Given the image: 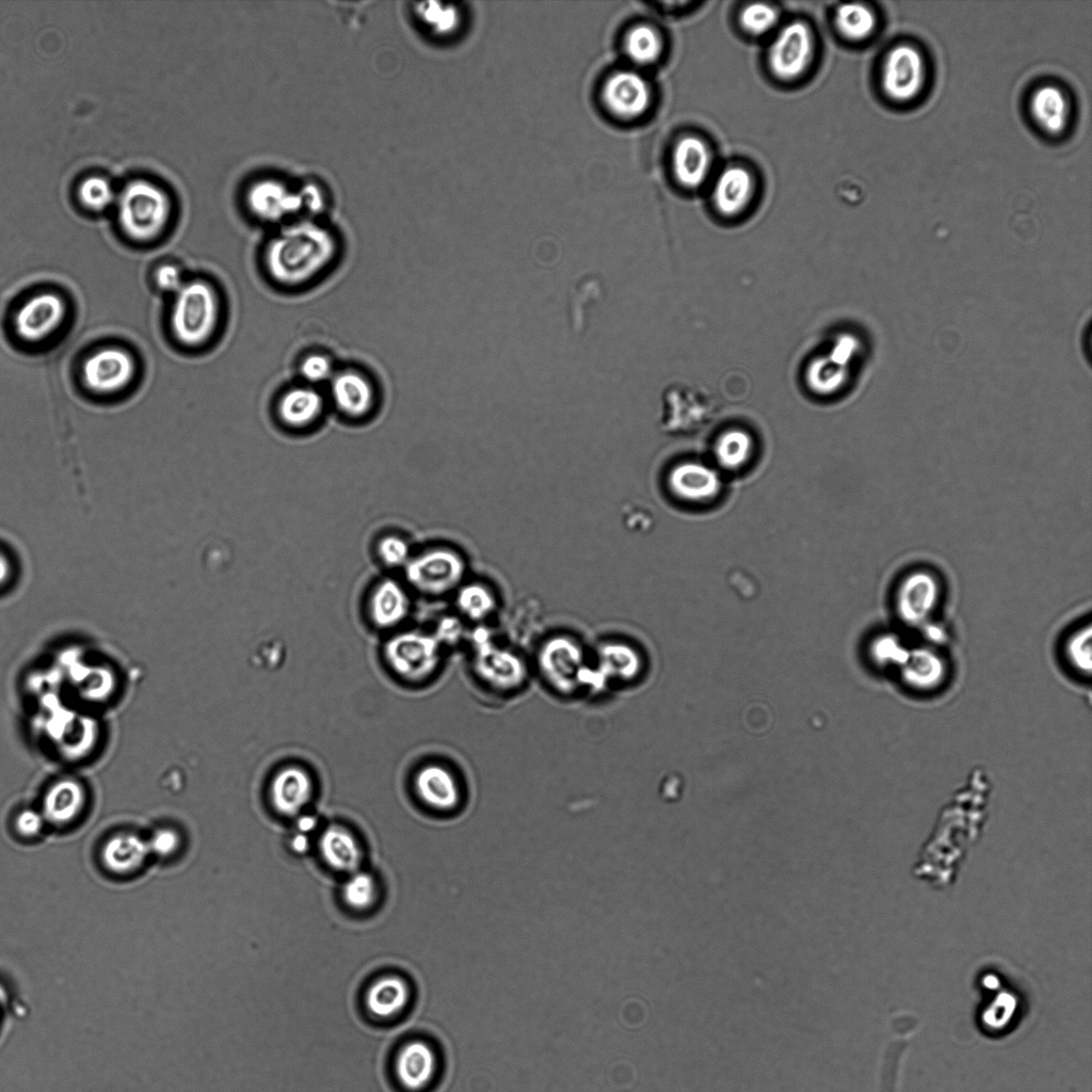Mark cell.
I'll return each mask as SVG.
<instances>
[{
  "instance_id": "6",
  "label": "cell",
  "mask_w": 1092,
  "mask_h": 1092,
  "mask_svg": "<svg viewBox=\"0 0 1092 1092\" xmlns=\"http://www.w3.org/2000/svg\"><path fill=\"white\" fill-rule=\"evenodd\" d=\"M250 210L263 222L278 223L292 218L302 209L314 212V182H289L277 178H262L247 192Z\"/></svg>"
},
{
  "instance_id": "30",
  "label": "cell",
  "mask_w": 1092,
  "mask_h": 1092,
  "mask_svg": "<svg viewBox=\"0 0 1092 1092\" xmlns=\"http://www.w3.org/2000/svg\"><path fill=\"white\" fill-rule=\"evenodd\" d=\"M455 606L462 616L479 624L494 614L497 599L488 585L479 581H470L464 582L456 590Z\"/></svg>"
},
{
  "instance_id": "18",
  "label": "cell",
  "mask_w": 1092,
  "mask_h": 1092,
  "mask_svg": "<svg viewBox=\"0 0 1092 1092\" xmlns=\"http://www.w3.org/2000/svg\"><path fill=\"white\" fill-rule=\"evenodd\" d=\"M314 789V781L305 769L288 766L272 777L270 800L280 815L298 817L311 801Z\"/></svg>"
},
{
  "instance_id": "8",
  "label": "cell",
  "mask_w": 1092,
  "mask_h": 1092,
  "mask_svg": "<svg viewBox=\"0 0 1092 1092\" xmlns=\"http://www.w3.org/2000/svg\"><path fill=\"white\" fill-rule=\"evenodd\" d=\"M536 663L543 677L559 690H571L594 675L587 665L583 647L567 635L547 638L540 645Z\"/></svg>"
},
{
  "instance_id": "29",
  "label": "cell",
  "mask_w": 1092,
  "mask_h": 1092,
  "mask_svg": "<svg viewBox=\"0 0 1092 1092\" xmlns=\"http://www.w3.org/2000/svg\"><path fill=\"white\" fill-rule=\"evenodd\" d=\"M1030 110L1035 123L1046 132L1060 133L1067 122L1069 105L1063 92L1054 85H1044L1034 91Z\"/></svg>"
},
{
  "instance_id": "24",
  "label": "cell",
  "mask_w": 1092,
  "mask_h": 1092,
  "mask_svg": "<svg viewBox=\"0 0 1092 1092\" xmlns=\"http://www.w3.org/2000/svg\"><path fill=\"white\" fill-rule=\"evenodd\" d=\"M319 849L323 861L332 869L350 874L359 870L363 852L355 836L346 828H326L321 833Z\"/></svg>"
},
{
  "instance_id": "2",
  "label": "cell",
  "mask_w": 1092,
  "mask_h": 1092,
  "mask_svg": "<svg viewBox=\"0 0 1092 1092\" xmlns=\"http://www.w3.org/2000/svg\"><path fill=\"white\" fill-rule=\"evenodd\" d=\"M115 219L126 238L149 242L167 229L175 210L170 190L159 180L134 176L117 189Z\"/></svg>"
},
{
  "instance_id": "39",
  "label": "cell",
  "mask_w": 1092,
  "mask_h": 1092,
  "mask_svg": "<svg viewBox=\"0 0 1092 1092\" xmlns=\"http://www.w3.org/2000/svg\"><path fill=\"white\" fill-rule=\"evenodd\" d=\"M740 21L749 33L760 35L774 27L777 21V13L768 4L752 3L742 11Z\"/></svg>"
},
{
  "instance_id": "26",
  "label": "cell",
  "mask_w": 1092,
  "mask_h": 1092,
  "mask_svg": "<svg viewBox=\"0 0 1092 1092\" xmlns=\"http://www.w3.org/2000/svg\"><path fill=\"white\" fill-rule=\"evenodd\" d=\"M596 673L604 679L628 681L641 671L642 660L635 647L617 641L603 642L596 649Z\"/></svg>"
},
{
  "instance_id": "32",
  "label": "cell",
  "mask_w": 1092,
  "mask_h": 1092,
  "mask_svg": "<svg viewBox=\"0 0 1092 1092\" xmlns=\"http://www.w3.org/2000/svg\"><path fill=\"white\" fill-rule=\"evenodd\" d=\"M417 20L434 35L448 36L454 33L461 22L460 11L452 4L427 1L414 5Z\"/></svg>"
},
{
  "instance_id": "38",
  "label": "cell",
  "mask_w": 1092,
  "mask_h": 1092,
  "mask_svg": "<svg viewBox=\"0 0 1092 1092\" xmlns=\"http://www.w3.org/2000/svg\"><path fill=\"white\" fill-rule=\"evenodd\" d=\"M845 359L832 353L831 357L820 358L812 363L808 370V382L810 386L821 394H828L839 385L842 380V370L836 367Z\"/></svg>"
},
{
  "instance_id": "14",
  "label": "cell",
  "mask_w": 1092,
  "mask_h": 1092,
  "mask_svg": "<svg viewBox=\"0 0 1092 1092\" xmlns=\"http://www.w3.org/2000/svg\"><path fill=\"white\" fill-rule=\"evenodd\" d=\"M473 670L477 676L496 688H514L525 679L524 660L509 648L481 638L476 644Z\"/></svg>"
},
{
  "instance_id": "21",
  "label": "cell",
  "mask_w": 1092,
  "mask_h": 1092,
  "mask_svg": "<svg viewBox=\"0 0 1092 1092\" xmlns=\"http://www.w3.org/2000/svg\"><path fill=\"white\" fill-rule=\"evenodd\" d=\"M324 410L320 391L311 385H299L284 391L276 404L278 420L288 429L303 430L318 421Z\"/></svg>"
},
{
  "instance_id": "11",
  "label": "cell",
  "mask_w": 1092,
  "mask_h": 1092,
  "mask_svg": "<svg viewBox=\"0 0 1092 1092\" xmlns=\"http://www.w3.org/2000/svg\"><path fill=\"white\" fill-rule=\"evenodd\" d=\"M135 374V363L131 354L117 347H107L93 352L82 365V380L85 386L97 394H113L124 389Z\"/></svg>"
},
{
  "instance_id": "15",
  "label": "cell",
  "mask_w": 1092,
  "mask_h": 1092,
  "mask_svg": "<svg viewBox=\"0 0 1092 1092\" xmlns=\"http://www.w3.org/2000/svg\"><path fill=\"white\" fill-rule=\"evenodd\" d=\"M149 853L148 841L133 833L119 832L102 844L99 864L109 878L126 881L140 873Z\"/></svg>"
},
{
  "instance_id": "42",
  "label": "cell",
  "mask_w": 1092,
  "mask_h": 1092,
  "mask_svg": "<svg viewBox=\"0 0 1092 1092\" xmlns=\"http://www.w3.org/2000/svg\"><path fill=\"white\" fill-rule=\"evenodd\" d=\"M14 832L22 838H33L37 836L45 822L39 812L23 808L14 815L12 818Z\"/></svg>"
},
{
  "instance_id": "16",
  "label": "cell",
  "mask_w": 1092,
  "mask_h": 1092,
  "mask_svg": "<svg viewBox=\"0 0 1092 1092\" xmlns=\"http://www.w3.org/2000/svg\"><path fill=\"white\" fill-rule=\"evenodd\" d=\"M328 383L332 402L342 415L358 419L371 412L375 390L365 374L353 369L335 371Z\"/></svg>"
},
{
  "instance_id": "36",
  "label": "cell",
  "mask_w": 1092,
  "mask_h": 1092,
  "mask_svg": "<svg viewBox=\"0 0 1092 1092\" xmlns=\"http://www.w3.org/2000/svg\"><path fill=\"white\" fill-rule=\"evenodd\" d=\"M752 439L740 430H729L721 435L716 445V456L726 468H737L750 457Z\"/></svg>"
},
{
  "instance_id": "25",
  "label": "cell",
  "mask_w": 1092,
  "mask_h": 1092,
  "mask_svg": "<svg viewBox=\"0 0 1092 1092\" xmlns=\"http://www.w3.org/2000/svg\"><path fill=\"white\" fill-rule=\"evenodd\" d=\"M710 155L705 143L695 136L680 139L673 152V170L677 180L687 188H696L708 175Z\"/></svg>"
},
{
  "instance_id": "43",
  "label": "cell",
  "mask_w": 1092,
  "mask_h": 1092,
  "mask_svg": "<svg viewBox=\"0 0 1092 1092\" xmlns=\"http://www.w3.org/2000/svg\"><path fill=\"white\" fill-rule=\"evenodd\" d=\"M149 851L160 857L172 856L179 846L180 836L172 828H159L148 840Z\"/></svg>"
},
{
  "instance_id": "12",
  "label": "cell",
  "mask_w": 1092,
  "mask_h": 1092,
  "mask_svg": "<svg viewBox=\"0 0 1092 1092\" xmlns=\"http://www.w3.org/2000/svg\"><path fill=\"white\" fill-rule=\"evenodd\" d=\"M813 53V38L807 26L801 21L786 25L775 36L769 49L772 73L785 80L800 76Z\"/></svg>"
},
{
  "instance_id": "47",
  "label": "cell",
  "mask_w": 1092,
  "mask_h": 1092,
  "mask_svg": "<svg viewBox=\"0 0 1092 1092\" xmlns=\"http://www.w3.org/2000/svg\"><path fill=\"white\" fill-rule=\"evenodd\" d=\"M11 564L6 555L0 549V587L10 576Z\"/></svg>"
},
{
  "instance_id": "5",
  "label": "cell",
  "mask_w": 1092,
  "mask_h": 1092,
  "mask_svg": "<svg viewBox=\"0 0 1092 1092\" xmlns=\"http://www.w3.org/2000/svg\"><path fill=\"white\" fill-rule=\"evenodd\" d=\"M441 649L432 631L403 627L386 636L381 653L392 674L406 681L419 682L438 670Z\"/></svg>"
},
{
  "instance_id": "9",
  "label": "cell",
  "mask_w": 1092,
  "mask_h": 1092,
  "mask_svg": "<svg viewBox=\"0 0 1092 1092\" xmlns=\"http://www.w3.org/2000/svg\"><path fill=\"white\" fill-rule=\"evenodd\" d=\"M926 79V65L920 52L910 45H899L887 54L882 69V87L898 102L914 99Z\"/></svg>"
},
{
  "instance_id": "46",
  "label": "cell",
  "mask_w": 1092,
  "mask_h": 1092,
  "mask_svg": "<svg viewBox=\"0 0 1092 1092\" xmlns=\"http://www.w3.org/2000/svg\"><path fill=\"white\" fill-rule=\"evenodd\" d=\"M289 838V847L296 854H304L310 848V835L293 829Z\"/></svg>"
},
{
  "instance_id": "23",
  "label": "cell",
  "mask_w": 1092,
  "mask_h": 1092,
  "mask_svg": "<svg viewBox=\"0 0 1092 1092\" xmlns=\"http://www.w3.org/2000/svg\"><path fill=\"white\" fill-rule=\"evenodd\" d=\"M86 803V792L76 780L66 777L54 782L46 790L43 800L44 820L52 824H68L78 818Z\"/></svg>"
},
{
  "instance_id": "1",
  "label": "cell",
  "mask_w": 1092,
  "mask_h": 1092,
  "mask_svg": "<svg viewBox=\"0 0 1092 1092\" xmlns=\"http://www.w3.org/2000/svg\"><path fill=\"white\" fill-rule=\"evenodd\" d=\"M338 254L336 236L316 220L284 225L267 243L263 267L272 282L300 287L318 278Z\"/></svg>"
},
{
  "instance_id": "35",
  "label": "cell",
  "mask_w": 1092,
  "mask_h": 1092,
  "mask_svg": "<svg viewBox=\"0 0 1092 1092\" xmlns=\"http://www.w3.org/2000/svg\"><path fill=\"white\" fill-rule=\"evenodd\" d=\"M624 47L631 61L644 65L658 59L661 52V41L652 27L640 25L630 29L626 34Z\"/></svg>"
},
{
  "instance_id": "44",
  "label": "cell",
  "mask_w": 1092,
  "mask_h": 1092,
  "mask_svg": "<svg viewBox=\"0 0 1092 1092\" xmlns=\"http://www.w3.org/2000/svg\"><path fill=\"white\" fill-rule=\"evenodd\" d=\"M159 290L175 294L184 284L180 270L173 263L160 266L155 273Z\"/></svg>"
},
{
  "instance_id": "17",
  "label": "cell",
  "mask_w": 1092,
  "mask_h": 1092,
  "mask_svg": "<svg viewBox=\"0 0 1092 1092\" xmlns=\"http://www.w3.org/2000/svg\"><path fill=\"white\" fill-rule=\"evenodd\" d=\"M436 1071V1054L424 1041H411L403 1045L397 1055L396 1078L406 1092H422L428 1089L435 1078Z\"/></svg>"
},
{
  "instance_id": "45",
  "label": "cell",
  "mask_w": 1092,
  "mask_h": 1092,
  "mask_svg": "<svg viewBox=\"0 0 1092 1092\" xmlns=\"http://www.w3.org/2000/svg\"><path fill=\"white\" fill-rule=\"evenodd\" d=\"M432 633L441 646H444L445 644L456 642L455 640H457L462 633V627L456 619L445 617L440 620Z\"/></svg>"
},
{
  "instance_id": "34",
  "label": "cell",
  "mask_w": 1092,
  "mask_h": 1092,
  "mask_svg": "<svg viewBox=\"0 0 1092 1092\" xmlns=\"http://www.w3.org/2000/svg\"><path fill=\"white\" fill-rule=\"evenodd\" d=\"M413 552L408 540L397 532L383 533L373 544L374 558L381 566L389 571H403Z\"/></svg>"
},
{
  "instance_id": "10",
  "label": "cell",
  "mask_w": 1092,
  "mask_h": 1092,
  "mask_svg": "<svg viewBox=\"0 0 1092 1092\" xmlns=\"http://www.w3.org/2000/svg\"><path fill=\"white\" fill-rule=\"evenodd\" d=\"M67 307L59 294H34L18 308L14 317V331L25 342L36 343L51 336L63 323Z\"/></svg>"
},
{
  "instance_id": "33",
  "label": "cell",
  "mask_w": 1092,
  "mask_h": 1092,
  "mask_svg": "<svg viewBox=\"0 0 1092 1092\" xmlns=\"http://www.w3.org/2000/svg\"><path fill=\"white\" fill-rule=\"evenodd\" d=\"M835 23L847 38L861 41L868 37L876 27L873 13L860 3H846L837 7Z\"/></svg>"
},
{
  "instance_id": "31",
  "label": "cell",
  "mask_w": 1092,
  "mask_h": 1092,
  "mask_svg": "<svg viewBox=\"0 0 1092 1092\" xmlns=\"http://www.w3.org/2000/svg\"><path fill=\"white\" fill-rule=\"evenodd\" d=\"M116 193L112 180L101 173L86 174L75 190L77 202L90 212H100L114 205Z\"/></svg>"
},
{
  "instance_id": "4",
  "label": "cell",
  "mask_w": 1092,
  "mask_h": 1092,
  "mask_svg": "<svg viewBox=\"0 0 1092 1092\" xmlns=\"http://www.w3.org/2000/svg\"><path fill=\"white\" fill-rule=\"evenodd\" d=\"M402 572L412 593L440 598L455 593L464 583L467 563L456 549L433 545L414 551Z\"/></svg>"
},
{
  "instance_id": "7",
  "label": "cell",
  "mask_w": 1092,
  "mask_h": 1092,
  "mask_svg": "<svg viewBox=\"0 0 1092 1092\" xmlns=\"http://www.w3.org/2000/svg\"><path fill=\"white\" fill-rule=\"evenodd\" d=\"M412 607V592L405 582L394 576H383L367 589L362 610L366 624L372 630L389 635L404 627Z\"/></svg>"
},
{
  "instance_id": "13",
  "label": "cell",
  "mask_w": 1092,
  "mask_h": 1092,
  "mask_svg": "<svg viewBox=\"0 0 1092 1092\" xmlns=\"http://www.w3.org/2000/svg\"><path fill=\"white\" fill-rule=\"evenodd\" d=\"M605 108L622 119H632L648 108L651 92L646 80L638 73L622 69L611 74L601 89Z\"/></svg>"
},
{
  "instance_id": "37",
  "label": "cell",
  "mask_w": 1092,
  "mask_h": 1092,
  "mask_svg": "<svg viewBox=\"0 0 1092 1092\" xmlns=\"http://www.w3.org/2000/svg\"><path fill=\"white\" fill-rule=\"evenodd\" d=\"M341 896L349 908L366 910L378 897V884L370 873L357 870L343 883Z\"/></svg>"
},
{
  "instance_id": "28",
  "label": "cell",
  "mask_w": 1092,
  "mask_h": 1092,
  "mask_svg": "<svg viewBox=\"0 0 1092 1092\" xmlns=\"http://www.w3.org/2000/svg\"><path fill=\"white\" fill-rule=\"evenodd\" d=\"M753 181L746 170L729 166L721 172L713 187V202L720 212L733 215L744 208Z\"/></svg>"
},
{
  "instance_id": "3",
  "label": "cell",
  "mask_w": 1092,
  "mask_h": 1092,
  "mask_svg": "<svg viewBox=\"0 0 1092 1092\" xmlns=\"http://www.w3.org/2000/svg\"><path fill=\"white\" fill-rule=\"evenodd\" d=\"M221 317L216 290L208 282H184L174 294L171 328L175 338L187 347H198L215 333Z\"/></svg>"
},
{
  "instance_id": "41",
  "label": "cell",
  "mask_w": 1092,
  "mask_h": 1092,
  "mask_svg": "<svg viewBox=\"0 0 1092 1092\" xmlns=\"http://www.w3.org/2000/svg\"><path fill=\"white\" fill-rule=\"evenodd\" d=\"M1067 657L1073 665L1080 671H1090L1091 665V629L1080 628L1067 640Z\"/></svg>"
},
{
  "instance_id": "19",
  "label": "cell",
  "mask_w": 1092,
  "mask_h": 1092,
  "mask_svg": "<svg viewBox=\"0 0 1092 1092\" xmlns=\"http://www.w3.org/2000/svg\"><path fill=\"white\" fill-rule=\"evenodd\" d=\"M938 594L937 580L930 573L919 571L906 576L897 592L900 616L911 624L925 621L934 610Z\"/></svg>"
},
{
  "instance_id": "20",
  "label": "cell",
  "mask_w": 1092,
  "mask_h": 1092,
  "mask_svg": "<svg viewBox=\"0 0 1092 1092\" xmlns=\"http://www.w3.org/2000/svg\"><path fill=\"white\" fill-rule=\"evenodd\" d=\"M414 785L419 799L435 810L451 812L460 803L461 786L456 775L445 766L428 764L421 767Z\"/></svg>"
},
{
  "instance_id": "22",
  "label": "cell",
  "mask_w": 1092,
  "mask_h": 1092,
  "mask_svg": "<svg viewBox=\"0 0 1092 1092\" xmlns=\"http://www.w3.org/2000/svg\"><path fill=\"white\" fill-rule=\"evenodd\" d=\"M669 485L679 498L692 502H705L714 498L721 489V479L712 468L694 462L677 465L669 475Z\"/></svg>"
},
{
  "instance_id": "27",
  "label": "cell",
  "mask_w": 1092,
  "mask_h": 1092,
  "mask_svg": "<svg viewBox=\"0 0 1092 1092\" xmlns=\"http://www.w3.org/2000/svg\"><path fill=\"white\" fill-rule=\"evenodd\" d=\"M406 981L396 975L376 979L366 991L365 1006L379 1018H389L400 1013L410 1000Z\"/></svg>"
},
{
  "instance_id": "40",
  "label": "cell",
  "mask_w": 1092,
  "mask_h": 1092,
  "mask_svg": "<svg viewBox=\"0 0 1092 1092\" xmlns=\"http://www.w3.org/2000/svg\"><path fill=\"white\" fill-rule=\"evenodd\" d=\"M299 372L305 384L314 386L323 382H330L335 370L328 356L321 353H310L301 360Z\"/></svg>"
}]
</instances>
